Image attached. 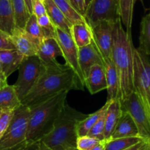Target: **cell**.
Returning a JSON list of instances; mask_svg holds the SVG:
<instances>
[{
	"label": "cell",
	"mask_w": 150,
	"mask_h": 150,
	"mask_svg": "<svg viewBox=\"0 0 150 150\" xmlns=\"http://www.w3.org/2000/svg\"><path fill=\"white\" fill-rule=\"evenodd\" d=\"M39 1H41V2H44V1H45V0H39Z\"/></svg>",
	"instance_id": "obj_47"
},
{
	"label": "cell",
	"mask_w": 150,
	"mask_h": 150,
	"mask_svg": "<svg viewBox=\"0 0 150 150\" xmlns=\"http://www.w3.org/2000/svg\"><path fill=\"white\" fill-rule=\"evenodd\" d=\"M33 14L35 15L37 17L47 14L44 2L39 0H33Z\"/></svg>",
	"instance_id": "obj_36"
},
{
	"label": "cell",
	"mask_w": 150,
	"mask_h": 150,
	"mask_svg": "<svg viewBox=\"0 0 150 150\" xmlns=\"http://www.w3.org/2000/svg\"><path fill=\"white\" fill-rule=\"evenodd\" d=\"M150 149V144L147 143H144V145L141 147L138 150H149Z\"/></svg>",
	"instance_id": "obj_45"
},
{
	"label": "cell",
	"mask_w": 150,
	"mask_h": 150,
	"mask_svg": "<svg viewBox=\"0 0 150 150\" xmlns=\"http://www.w3.org/2000/svg\"><path fill=\"white\" fill-rule=\"evenodd\" d=\"M14 111H5L0 115V138L2 136L13 119Z\"/></svg>",
	"instance_id": "obj_35"
},
{
	"label": "cell",
	"mask_w": 150,
	"mask_h": 150,
	"mask_svg": "<svg viewBox=\"0 0 150 150\" xmlns=\"http://www.w3.org/2000/svg\"><path fill=\"white\" fill-rule=\"evenodd\" d=\"M30 113V108L24 105L14 111L8 129L0 138V150H18L30 144L27 141Z\"/></svg>",
	"instance_id": "obj_5"
},
{
	"label": "cell",
	"mask_w": 150,
	"mask_h": 150,
	"mask_svg": "<svg viewBox=\"0 0 150 150\" xmlns=\"http://www.w3.org/2000/svg\"><path fill=\"white\" fill-rule=\"evenodd\" d=\"M2 111H1V110H0V115H1V114H2Z\"/></svg>",
	"instance_id": "obj_48"
},
{
	"label": "cell",
	"mask_w": 150,
	"mask_h": 150,
	"mask_svg": "<svg viewBox=\"0 0 150 150\" xmlns=\"http://www.w3.org/2000/svg\"><path fill=\"white\" fill-rule=\"evenodd\" d=\"M0 74H3V72H2V66H1V63H0Z\"/></svg>",
	"instance_id": "obj_46"
},
{
	"label": "cell",
	"mask_w": 150,
	"mask_h": 150,
	"mask_svg": "<svg viewBox=\"0 0 150 150\" xmlns=\"http://www.w3.org/2000/svg\"><path fill=\"white\" fill-rule=\"evenodd\" d=\"M149 150H150V149H149Z\"/></svg>",
	"instance_id": "obj_50"
},
{
	"label": "cell",
	"mask_w": 150,
	"mask_h": 150,
	"mask_svg": "<svg viewBox=\"0 0 150 150\" xmlns=\"http://www.w3.org/2000/svg\"><path fill=\"white\" fill-rule=\"evenodd\" d=\"M7 77H5L4 74H0V89H2L5 86H6L8 84L7 82Z\"/></svg>",
	"instance_id": "obj_40"
},
{
	"label": "cell",
	"mask_w": 150,
	"mask_h": 150,
	"mask_svg": "<svg viewBox=\"0 0 150 150\" xmlns=\"http://www.w3.org/2000/svg\"><path fill=\"white\" fill-rule=\"evenodd\" d=\"M133 75L135 92L150 116V84L138 50L133 47Z\"/></svg>",
	"instance_id": "obj_11"
},
{
	"label": "cell",
	"mask_w": 150,
	"mask_h": 150,
	"mask_svg": "<svg viewBox=\"0 0 150 150\" xmlns=\"http://www.w3.org/2000/svg\"><path fill=\"white\" fill-rule=\"evenodd\" d=\"M138 53H139L140 57L141 59V61H142V64L144 68V70H145L147 78H148L150 84V56L147 55V54H146L145 53L140 51V50H138Z\"/></svg>",
	"instance_id": "obj_37"
},
{
	"label": "cell",
	"mask_w": 150,
	"mask_h": 150,
	"mask_svg": "<svg viewBox=\"0 0 150 150\" xmlns=\"http://www.w3.org/2000/svg\"><path fill=\"white\" fill-rule=\"evenodd\" d=\"M127 137H139L135 122L129 112L122 111V114L110 139Z\"/></svg>",
	"instance_id": "obj_15"
},
{
	"label": "cell",
	"mask_w": 150,
	"mask_h": 150,
	"mask_svg": "<svg viewBox=\"0 0 150 150\" xmlns=\"http://www.w3.org/2000/svg\"><path fill=\"white\" fill-rule=\"evenodd\" d=\"M122 114L121 99L119 98L110 101V104L106 111L105 127L104 132L105 141L110 138L112 132Z\"/></svg>",
	"instance_id": "obj_17"
},
{
	"label": "cell",
	"mask_w": 150,
	"mask_h": 150,
	"mask_svg": "<svg viewBox=\"0 0 150 150\" xmlns=\"http://www.w3.org/2000/svg\"><path fill=\"white\" fill-rule=\"evenodd\" d=\"M16 50L12 36L0 30V50Z\"/></svg>",
	"instance_id": "obj_34"
},
{
	"label": "cell",
	"mask_w": 150,
	"mask_h": 150,
	"mask_svg": "<svg viewBox=\"0 0 150 150\" xmlns=\"http://www.w3.org/2000/svg\"><path fill=\"white\" fill-rule=\"evenodd\" d=\"M38 150H50L44 143H42L41 141H40V145L39 148H38Z\"/></svg>",
	"instance_id": "obj_44"
},
{
	"label": "cell",
	"mask_w": 150,
	"mask_h": 150,
	"mask_svg": "<svg viewBox=\"0 0 150 150\" xmlns=\"http://www.w3.org/2000/svg\"><path fill=\"white\" fill-rule=\"evenodd\" d=\"M71 35L78 48L86 47L93 41L91 29L88 24H73L71 28Z\"/></svg>",
	"instance_id": "obj_23"
},
{
	"label": "cell",
	"mask_w": 150,
	"mask_h": 150,
	"mask_svg": "<svg viewBox=\"0 0 150 150\" xmlns=\"http://www.w3.org/2000/svg\"><path fill=\"white\" fill-rule=\"evenodd\" d=\"M69 2L85 17V14H86L88 6L86 0H69Z\"/></svg>",
	"instance_id": "obj_38"
},
{
	"label": "cell",
	"mask_w": 150,
	"mask_h": 150,
	"mask_svg": "<svg viewBox=\"0 0 150 150\" xmlns=\"http://www.w3.org/2000/svg\"><path fill=\"white\" fill-rule=\"evenodd\" d=\"M138 0H118V13L127 31H131L135 2ZM142 2V0H140Z\"/></svg>",
	"instance_id": "obj_25"
},
{
	"label": "cell",
	"mask_w": 150,
	"mask_h": 150,
	"mask_svg": "<svg viewBox=\"0 0 150 150\" xmlns=\"http://www.w3.org/2000/svg\"><path fill=\"white\" fill-rule=\"evenodd\" d=\"M53 1L72 25L76 24H88L84 16L82 15L72 5V4L69 2V0H53Z\"/></svg>",
	"instance_id": "obj_24"
},
{
	"label": "cell",
	"mask_w": 150,
	"mask_h": 150,
	"mask_svg": "<svg viewBox=\"0 0 150 150\" xmlns=\"http://www.w3.org/2000/svg\"><path fill=\"white\" fill-rule=\"evenodd\" d=\"M16 24L18 28L24 30L30 16L25 0H11Z\"/></svg>",
	"instance_id": "obj_28"
},
{
	"label": "cell",
	"mask_w": 150,
	"mask_h": 150,
	"mask_svg": "<svg viewBox=\"0 0 150 150\" xmlns=\"http://www.w3.org/2000/svg\"><path fill=\"white\" fill-rule=\"evenodd\" d=\"M119 18L118 0H91L88 3L85 18L89 26L101 21L114 22Z\"/></svg>",
	"instance_id": "obj_9"
},
{
	"label": "cell",
	"mask_w": 150,
	"mask_h": 150,
	"mask_svg": "<svg viewBox=\"0 0 150 150\" xmlns=\"http://www.w3.org/2000/svg\"><path fill=\"white\" fill-rule=\"evenodd\" d=\"M89 150H105V145H104L103 141L100 142L99 144L96 145L95 146H93V148H91V149H89Z\"/></svg>",
	"instance_id": "obj_42"
},
{
	"label": "cell",
	"mask_w": 150,
	"mask_h": 150,
	"mask_svg": "<svg viewBox=\"0 0 150 150\" xmlns=\"http://www.w3.org/2000/svg\"><path fill=\"white\" fill-rule=\"evenodd\" d=\"M102 142L99 139L89 135H83L77 138V150H89L96 145Z\"/></svg>",
	"instance_id": "obj_33"
},
{
	"label": "cell",
	"mask_w": 150,
	"mask_h": 150,
	"mask_svg": "<svg viewBox=\"0 0 150 150\" xmlns=\"http://www.w3.org/2000/svg\"><path fill=\"white\" fill-rule=\"evenodd\" d=\"M78 52L79 64L86 82V78L91 68L95 64L104 65L103 61L93 41L86 47L78 48Z\"/></svg>",
	"instance_id": "obj_12"
},
{
	"label": "cell",
	"mask_w": 150,
	"mask_h": 150,
	"mask_svg": "<svg viewBox=\"0 0 150 150\" xmlns=\"http://www.w3.org/2000/svg\"><path fill=\"white\" fill-rule=\"evenodd\" d=\"M149 12H150V9H149Z\"/></svg>",
	"instance_id": "obj_49"
},
{
	"label": "cell",
	"mask_w": 150,
	"mask_h": 150,
	"mask_svg": "<svg viewBox=\"0 0 150 150\" xmlns=\"http://www.w3.org/2000/svg\"><path fill=\"white\" fill-rule=\"evenodd\" d=\"M74 71L59 62L46 66V69L35 86L21 101V104L32 108L64 91L83 90Z\"/></svg>",
	"instance_id": "obj_1"
},
{
	"label": "cell",
	"mask_w": 150,
	"mask_h": 150,
	"mask_svg": "<svg viewBox=\"0 0 150 150\" xmlns=\"http://www.w3.org/2000/svg\"><path fill=\"white\" fill-rule=\"evenodd\" d=\"M109 104L110 101H107L106 103H105L100 109H99L98 110H96V112L91 113V114L88 115L84 119L80 121V122L77 124V132L78 137L86 135L88 133L89 131H90L91 129L93 127V125L96 124V122H97L98 119L100 118V116H102V113L106 110Z\"/></svg>",
	"instance_id": "obj_26"
},
{
	"label": "cell",
	"mask_w": 150,
	"mask_h": 150,
	"mask_svg": "<svg viewBox=\"0 0 150 150\" xmlns=\"http://www.w3.org/2000/svg\"><path fill=\"white\" fill-rule=\"evenodd\" d=\"M21 105L13 85H7L0 89V110L2 112L15 111Z\"/></svg>",
	"instance_id": "obj_22"
},
{
	"label": "cell",
	"mask_w": 150,
	"mask_h": 150,
	"mask_svg": "<svg viewBox=\"0 0 150 150\" xmlns=\"http://www.w3.org/2000/svg\"><path fill=\"white\" fill-rule=\"evenodd\" d=\"M87 116L66 102L52 130L41 141L50 150H77V124Z\"/></svg>",
	"instance_id": "obj_4"
},
{
	"label": "cell",
	"mask_w": 150,
	"mask_h": 150,
	"mask_svg": "<svg viewBox=\"0 0 150 150\" xmlns=\"http://www.w3.org/2000/svg\"><path fill=\"white\" fill-rule=\"evenodd\" d=\"M133 44L131 31L122 27L120 18L114 23L111 59L119 80V99H125L135 92L133 75Z\"/></svg>",
	"instance_id": "obj_2"
},
{
	"label": "cell",
	"mask_w": 150,
	"mask_h": 150,
	"mask_svg": "<svg viewBox=\"0 0 150 150\" xmlns=\"http://www.w3.org/2000/svg\"><path fill=\"white\" fill-rule=\"evenodd\" d=\"M137 49L150 56V12L141 20L139 47Z\"/></svg>",
	"instance_id": "obj_27"
},
{
	"label": "cell",
	"mask_w": 150,
	"mask_h": 150,
	"mask_svg": "<svg viewBox=\"0 0 150 150\" xmlns=\"http://www.w3.org/2000/svg\"><path fill=\"white\" fill-rule=\"evenodd\" d=\"M37 21L38 24L41 27L44 38H56L55 27L52 24L47 13L37 17Z\"/></svg>",
	"instance_id": "obj_31"
},
{
	"label": "cell",
	"mask_w": 150,
	"mask_h": 150,
	"mask_svg": "<svg viewBox=\"0 0 150 150\" xmlns=\"http://www.w3.org/2000/svg\"><path fill=\"white\" fill-rule=\"evenodd\" d=\"M17 28L11 0H0V30L12 36Z\"/></svg>",
	"instance_id": "obj_20"
},
{
	"label": "cell",
	"mask_w": 150,
	"mask_h": 150,
	"mask_svg": "<svg viewBox=\"0 0 150 150\" xmlns=\"http://www.w3.org/2000/svg\"><path fill=\"white\" fill-rule=\"evenodd\" d=\"M24 57L16 50H0V63L7 78L18 69Z\"/></svg>",
	"instance_id": "obj_18"
},
{
	"label": "cell",
	"mask_w": 150,
	"mask_h": 150,
	"mask_svg": "<svg viewBox=\"0 0 150 150\" xmlns=\"http://www.w3.org/2000/svg\"><path fill=\"white\" fill-rule=\"evenodd\" d=\"M24 30L27 33V35L33 41V42L39 47L41 43L44 39V37L43 35L42 31L40 27V26L38 24L37 16L34 14H31L24 27Z\"/></svg>",
	"instance_id": "obj_30"
},
{
	"label": "cell",
	"mask_w": 150,
	"mask_h": 150,
	"mask_svg": "<svg viewBox=\"0 0 150 150\" xmlns=\"http://www.w3.org/2000/svg\"><path fill=\"white\" fill-rule=\"evenodd\" d=\"M44 3L45 5L47 15L50 16L54 27L60 29L66 33H71V28L72 24L66 18V17L62 13L60 8L56 5L54 1L53 0H45Z\"/></svg>",
	"instance_id": "obj_21"
},
{
	"label": "cell",
	"mask_w": 150,
	"mask_h": 150,
	"mask_svg": "<svg viewBox=\"0 0 150 150\" xmlns=\"http://www.w3.org/2000/svg\"><path fill=\"white\" fill-rule=\"evenodd\" d=\"M58 56H62V52L57 39L54 38H44L38 50V57L41 61L45 66H49L56 63Z\"/></svg>",
	"instance_id": "obj_14"
},
{
	"label": "cell",
	"mask_w": 150,
	"mask_h": 150,
	"mask_svg": "<svg viewBox=\"0 0 150 150\" xmlns=\"http://www.w3.org/2000/svg\"><path fill=\"white\" fill-rule=\"evenodd\" d=\"M16 50L24 57L38 56V46L23 29L17 28L12 35Z\"/></svg>",
	"instance_id": "obj_16"
},
{
	"label": "cell",
	"mask_w": 150,
	"mask_h": 150,
	"mask_svg": "<svg viewBox=\"0 0 150 150\" xmlns=\"http://www.w3.org/2000/svg\"><path fill=\"white\" fill-rule=\"evenodd\" d=\"M69 91H64L47 100L30 108L27 131L28 144L41 141L54 127L66 102Z\"/></svg>",
	"instance_id": "obj_3"
},
{
	"label": "cell",
	"mask_w": 150,
	"mask_h": 150,
	"mask_svg": "<svg viewBox=\"0 0 150 150\" xmlns=\"http://www.w3.org/2000/svg\"><path fill=\"white\" fill-rule=\"evenodd\" d=\"M114 22L109 21H101L90 26L91 29L93 43L102 61L111 59L112 45V32Z\"/></svg>",
	"instance_id": "obj_10"
},
{
	"label": "cell",
	"mask_w": 150,
	"mask_h": 150,
	"mask_svg": "<svg viewBox=\"0 0 150 150\" xmlns=\"http://www.w3.org/2000/svg\"><path fill=\"white\" fill-rule=\"evenodd\" d=\"M26 5L30 14H33V0H25Z\"/></svg>",
	"instance_id": "obj_43"
},
{
	"label": "cell",
	"mask_w": 150,
	"mask_h": 150,
	"mask_svg": "<svg viewBox=\"0 0 150 150\" xmlns=\"http://www.w3.org/2000/svg\"><path fill=\"white\" fill-rule=\"evenodd\" d=\"M55 33L56 39L60 47L62 57H63L66 61V65L74 71L82 86L83 88L86 87L85 78L79 64L78 47L72 39L71 33H66L57 27H55Z\"/></svg>",
	"instance_id": "obj_8"
},
{
	"label": "cell",
	"mask_w": 150,
	"mask_h": 150,
	"mask_svg": "<svg viewBox=\"0 0 150 150\" xmlns=\"http://www.w3.org/2000/svg\"><path fill=\"white\" fill-rule=\"evenodd\" d=\"M144 143H146V142H145V141H141V142L138 143V144H135V145L131 146H129V147H128V148L125 149V150H138L140 148H141V146H142L143 145H144Z\"/></svg>",
	"instance_id": "obj_41"
},
{
	"label": "cell",
	"mask_w": 150,
	"mask_h": 150,
	"mask_svg": "<svg viewBox=\"0 0 150 150\" xmlns=\"http://www.w3.org/2000/svg\"><path fill=\"white\" fill-rule=\"evenodd\" d=\"M85 84L91 95L107 89L108 85L104 65L95 64L91 68Z\"/></svg>",
	"instance_id": "obj_13"
},
{
	"label": "cell",
	"mask_w": 150,
	"mask_h": 150,
	"mask_svg": "<svg viewBox=\"0 0 150 150\" xmlns=\"http://www.w3.org/2000/svg\"><path fill=\"white\" fill-rule=\"evenodd\" d=\"M40 145V141H38V142L33 143V144H30L29 145H27V146L24 147V148L18 150H38Z\"/></svg>",
	"instance_id": "obj_39"
},
{
	"label": "cell",
	"mask_w": 150,
	"mask_h": 150,
	"mask_svg": "<svg viewBox=\"0 0 150 150\" xmlns=\"http://www.w3.org/2000/svg\"><path fill=\"white\" fill-rule=\"evenodd\" d=\"M141 141H143V139L140 137H127L108 139L104 141L103 143L105 150H125Z\"/></svg>",
	"instance_id": "obj_29"
},
{
	"label": "cell",
	"mask_w": 150,
	"mask_h": 150,
	"mask_svg": "<svg viewBox=\"0 0 150 150\" xmlns=\"http://www.w3.org/2000/svg\"><path fill=\"white\" fill-rule=\"evenodd\" d=\"M45 69L46 66L38 56L24 57L18 69V79L13 85L21 102L35 86Z\"/></svg>",
	"instance_id": "obj_6"
},
{
	"label": "cell",
	"mask_w": 150,
	"mask_h": 150,
	"mask_svg": "<svg viewBox=\"0 0 150 150\" xmlns=\"http://www.w3.org/2000/svg\"><path fill=\"white\" fill-rule=\"evenodd\" d=\"M108 109V108H107ZM106 110L102 113V116H100L97 122H96L93 127L91 129L88 133L87 134L89 136L93 137L99 141H105V137H104V132H105V117H106Z\"/></svg>",
	"instance_id": "obj_32"
},
{
	"label": "cell",
	"mask_w": 150,
	"mask_h": 150,
	"mask_svg": "<svg viewBox=\"0 0 150 150\" xmlns=\"http://www.w3.org/2000/svg\"><path fill=\"white\" fill-rule=\"evenodd\" d=\"M122 111L129 112L135 122L140 138L150 144V116L135 92L121 100Z\"/></svg>",
	"instance_id": "obj_7"
},
{
	"label": "cell",
	"mask_w": 150,
	"mask_h": 150,
	"mask_svg": "<svg viewBox=\"0 0 150 150\" xmlns=\"http://www.w3.org/2000/svg\"><path fill=\"white\" fill-rule=\"evenodd\" d=\"M107 80L108 99L110 101L119 98V80L115 65L112 59H109L103 63Z\"/></svg>",
	"instance_id": "obj_19"
}]
</instances>
